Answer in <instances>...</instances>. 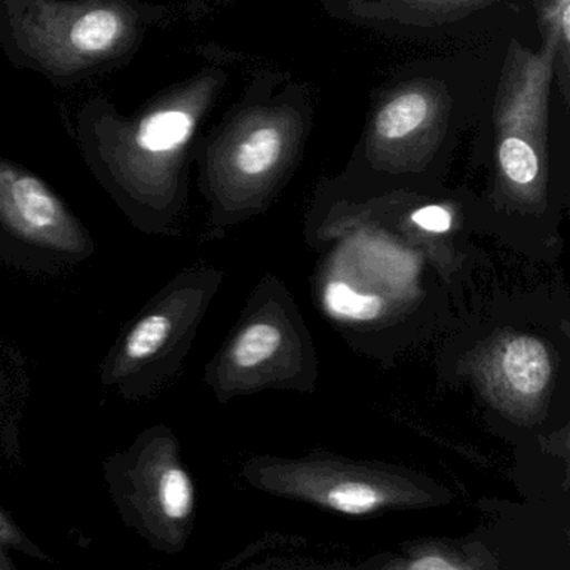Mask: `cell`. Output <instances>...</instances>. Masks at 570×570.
I'll return each instance as SVG.
<instances>
[{
    "mask_svg": "<svg viewBox=\"0 0 570 570\" xmlns=\"http://www.w3.org/2000/svg\"><path fill=\"white\" fill-rule=\"evenodd\" d=\"M205 275L181 273L125 326L101 365V383L128 402L151 400L178 370L206 299Z\"/></svg>",
    "mask_w": 570,
    "mask_h": 570,
    "instance_id": "7a4b0ae2",
    "label": "cell"
},
{
    "mask_svg": "<svg viewBox=\"0 0 570 570\" xmlns=\"http://www.w3.org/2000/svg\"><path fill=\"white\" fill-rule=\"evenodd\" d=\"M22 553L39 562H55L45 549L38 546L16 520L0 507V570H18L12 553Z\"/></svg>",
    "mask_w": 570,
    "mask_h": 570,
    "instance_id": "8fae6325",
    "label": "cell"
},
{
    "mask_svg": "<svg viewBox=\"0 0 570 570\" xmlns=\"http://www.w3.org/2000/svg\"><path fill=\"white\" fill-rule=\"evenodd\" d=\"M126 21L118 11L109 8L91 9L85 12L69 31V45L82 56L108 55L121 41Z\"/></svg>",
    "mask_w": 570,
    "mask_h": 570,
    "instance_id": "5b68a950",
    "label": "cell"
},
{
    "mask_svg": "<svg viewBox=\"0 0 570 570\" xmlns=\"http://www.w3.org/2000/svg\"><path fill=\"white\" fill-rule=\"evenodd\" d=\"M95 253L88 229L45 181L0 163V265L58 276Z\"/></svg>",
    "mask_w": 570,
    "mask_h": 570,
    "instance_id": "3957f363",
    "label": "cell"
},
{
    "mask_svg": "<svg viewBox=\"0 0 570 570\" xmlns=\"http://www.w3.org/2000/svg\"><path fill=\"white\" fill-rule=\"evenodd\" d=\"M562 32L566 39L569 38V0L562 2Z\"/></svg>",
    "mask_w": 570,
    "mask_h": 570,
    "instance_id": "2e32d148",
    "label": "cell"
},
{
    "mask_svg": "<svg viewBox=\"0 0 570 570\" xmlns=\"http://www.w3.org/2000/svg\"><path fill=\"white\" fill-rule=\"evenodd\" d=\"M410 569H422V570H442V569H459L456 563L450 562V560L443 559L440 556H426L420 557L415 562L410 563Z\"/></svg>",
    "mask_w": 570,
    "mask_h": 570,
    "instance_id": "9a60e30c",
    "label": "cell"
},
{
    "mask_svg": "<svg viewBox=\"0 0 570 570\" xmlns=\"http://www.w3.org/2000/svg\"><path fill=\"white\" fill-rule=\"evenodd\" d=\"M191 115L179 109H166L146 116L136 131L135 141L142 151L151 155L171 153L185 145L191 136Z\"/></svg>",
    "mask_w": 570,
    "mask_h": 570,
    "instance_id": "8992f818",
    "label": "cell"
},
{
    "mask_svg": "<svg viewBox=\"0 0 570 570\" xmlns=\"http://www.w3.org/2000/svg\"><path fill=\"white\" fill-rule=\"evenodd\" d=\"M326 312L345 322H370L382 313L383 302L375 295H363L346 283L332 282L323 293Z\"/></svg>",
    "mask_w": 570,
    "mask_h": 570,
    "instance_id": "9c48e42d",
    "label": "cell"
},
{
    "mask_svg": "<svg viewBox=\"0 0 570 570\" xmlns=\"http://www.w3.org/2000/svg\"><path fill=\"white\" fill-rule=\"evenodd\" d=\"M500 370L507 386L517 395L535 396L546 390L552 363L546 345L532 336L509 340L500 353Z\"/></svg>",
    "mask_w": 570,
    "mask_h": 570,
    "instance_id": "277c9868",
    "label": "cell"
},
{
    "mask_svg": "<svg viewBox=\"0 0 570 570\" xmlns=\"http://www.w3.org/2000/svg\"><path fill=\"white\" fill-rule=\"evenodd\" d=\"M105 480L125 525L149 547L168 553L185 547L196 489L168 426H149L128 449L108 456Z\"/></svg>",
    "mask_w": 570,
    "mask_h": 570,
    "instance_id": "6da1fadb",
    "label": "cell"
},
{
    "mask_svg": "<svg viewBox=\"0 0 570 570\" xmlns=\"http://www.w3.org/2000/svg\"><path fill=\"white\" fill-rule=\"evenodd\" d=\"M499 161L507 178L515 185L527 186L539 175V158L529 142L520 138H505L500 142Z\"/></svg>",
    "mask_w": 570,
    "mask_h": 570,
    "instance_id": "4fadbf2b",
    "label": "cell"
},
{
    "mask_svg": "<svg viewBox=\"0 0 570 570\" xmlns=\"http://www.w3.org/2000/svg\"><path fill=\"white\" fill-rule=\"evenodd\" d=\"M6 390H8V383H6L4 375L0 372V405L6 400Z\"/></svg>",
    "mask_w": 570,
    "mask_h": 570,
    "instance_id": "e0dca14e",
    "label": "cell"
},
{
    "mask_svg": "<svg viewBox=\"0 0 570 570\" xmlns=\"http://www.w3.org/2000/svg\"><path fill=\"white\" fill-rule=\"evenodd\" d=\"M282 136L275 128L252 132L235 153V166L246 176L263 175L278 161Z\"/></svg>",
    "mask_w": 570,
    "mask_h": 570,
    "instance_id": "30bf717a",
    "label": "cell"
},
{
    "mask_svg": "<svg viewBox=\"0 0 570 570\" xmlns=\"http://www.w3.org/2000/svg\"><path fill=\"white\" fill-rule=\"evenodd\" d=\"M279 343L282 332L278 326L272 323H253L236 336L226 358L235 368H255L278 352Z\"/></svg>",
    "mask_w": 570,
    "mask_h": 570,
    "instance_id": "52a82bcc",
    "label": "cell"
},
{
    "mask_svg": "<svg viewBox=\"0 0 570 570\" xmlns=\"http://www.w3.org/2000/svg\"><path fill=\"white\" fill-rule=\"evenodd\" d=\"M412 222L423 232L442 235V233L450 232L453 219L449 209L442 208V206H425V208L416 209L413 213Z\"/></svg>",
    "mask_w": 570,
    "mask_h": 570,
    "instance_id": "5bb4252c",
    "label": "cell"
},
{
    "mask_svg": "<svg viewBox=\"0 0 570 570\" xmlns=\"http://www.w3.org/2000/svg\"><path fill=\"white\" fill-rule=\"evenodd\" d=\"M429 116V101L419 92L400 96L383 108L376 119V131L385 139H402L415 131Z\"/></svg>",
    "mask_w": 570,
    "mask_h": 570,
    "instance_id": "ba28073f",
    "label": "cell"
},
{
    "mask_svg": "<svg viewBox=\"0 0 570 570\" xmlns=\"http://www.w3.org/2000/svg\"><path fill=\"white\" fill-rule=\"evenodd\" d=\"M326 505L346 515H363L382 505L385 497L379 489L362 482H345L332 487L325 495Z\"/></svg>",
    "mask_w": 570,
    "mask_h": 570,
    "instance_id": "7c38bea8",
    "label": "cell"
}]
</instances>
